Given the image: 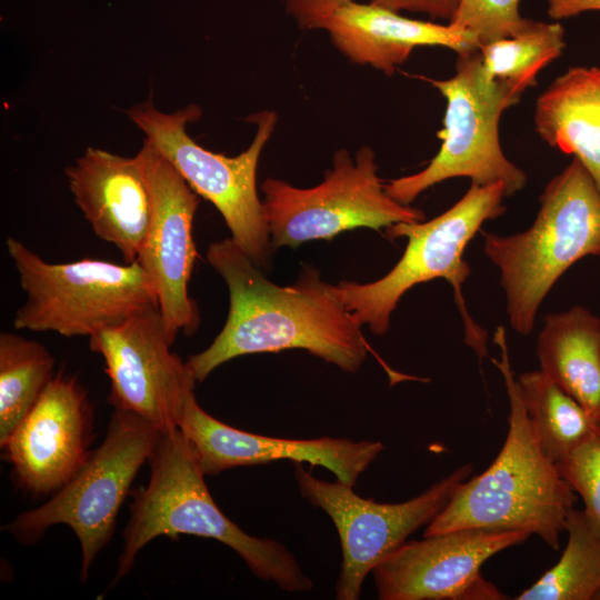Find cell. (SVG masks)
I'll return each mask as SVG.
<instances>
[{
	"label": "cell",
	"instance_id": "1",
	"mask_svg": "<svg viewBox=\"0 0 600 600\" xmlns=\"http://www.w3.org/2000/svg\"><path fill=\"white\" fill-rule=\"evenodd\" d=\"M207 260L228 287L229 311L212 343L187 360L197 382L233 358L286 349L307 350L349 373L361 368L368 353L361 326L316 267L303 264L292 284L278 286L232 238L212 242Z\"/></svg>",
	"mask_w": 600,
	"mask_h": 600
},
{
	"label": "cell",
	"instance_id": "2",
	"mask_svg": "<svg viewBox=\"0 0 600 600\" xmlns=\"http://www.w3.org/2000/svg\"><path fill=\"white\" fill-rule=\"evenodd\" d=\"M494 342L509 399L508 432L501 450L482 473L459 484L444 509L427 526L424 537L460 529L523 531L557 550L577 493L541 451L512 372L506 330Z\"/></svg>",
	"mask_w": 600,
	"mask_h": 600
},
{
	"label": "cell",
	"instance_id": "3",
	"mask_svg": "<svg viewBox=\"0 0 600 600\" xmlns=\"http://www.w3.org/2000/svg\"><path fill=\"white\" fill-rule=\"evenodd\" d=\"M149 462L150 480L134 493L114 582L131 570L137 554L152 539L191 534L230 547L253 574L282 590L306 592L313 588L288 548L277 540L248 534L220 510L179 428L161 433Z\"/></svg>",
	"mask_w": 600,
	"mask_h": 600
},
{
	"label": "cell",
	"instance_id": "4",
	"mask_svg": "<svg viewBox=\"0 0 600 600\" xmlns=\"http://www.w3.org/2000/svg\"><path fill=\"white\" fill-rule=\"evenodd\" d=\"M483 250L500 271L512 329L528 336L558 279L580 259L600 256V189L573 158L544 188L533 223L512 236L484 233Z\"/></svg>",
	"mask_w": 600,
	"mask_h": 600
},
{
	"label": "cell",
	"instance_id": "5",
	"mask_svg": "<svg viewBox=\"0 0 600 600\" xmlns=\"http://www.w3.org/2000/svg\"><path fill=\"white\" fill-rule=\"evenodd\" d=\"M504 197L502 183H471L466 194L440 216L386 228L389 239H408L400 260L376 281H340L334 286L336 294L359 326L367 324L374 334L383 336L390 328L392 312L408 290L422 282L444 279L453 288L466 343L480 360L486 358L487 333L469 314L462 293V284L471 273L463 252L486 221L506 212Z\"/></svg>",
	"mask_w": 600,
	"mask_h": 600
},
{
	"label": "cell",
	"instance_id": "6",
	"mask_svg": "<svg viewBox=\"0 0 600 600\" xmlns=\"http://www.w3.org/2000/svg\"><path fill=\"white\" fill-rule=\"evenodd\" d=\"M127 113L146 134L144 141L174 167L198 196L218 209L232 240L249 259L260 269L267 268L274 249L257 191V169L276 128L277 114L269 110L251 114L247 121L257 126L252 142L240 154L227 157L207 150L187 133V124L201 117L197 104L163 113L149 99Z\"/></svg>",
	"mask_w": 600,
	"mask_h": 600
},
{
	"label": "cell",
	"instance_id": "7",
	"mask_svg": "<svg viewBox=\"0 0 600 600\" xmlns=\"http://www.w3.org/2000/svg\"><path fill=\"white\" fill-rule=\"evenodd\" d=\"M7 249L27 294L14 314L16 329L90 337L158 306L153 282L138 261L118 264L87 258L50 263L12 237Z\"/></svg>",
	"mask_w": 600,
	"mask_h": 600
},
{
	"label": "cell",
	"instance_id": "8",
	"mask_svg": "<svg viewBox=\"0 0 600 600\" xmlns=\"http://www.w3.org/2000/svg\"><path fill=\"white\" fill-rule=\"evenodd\" d=\"M429 81L447 101L443 127L437 133L440 150L423 170L386 183L387 193L409 206L430 187L457 177L479 186L502 183L506 197L522 190L527 176L504 156L499 141L501 113L519 100L502 83L487 78L480 51L458 54L452 78Z\"/></svg>",
	"mask_w": 600,
	"mask_h": 600
},
{
	"label": "cell",
	"instance_id": "9",
	"mask_svg": "<svg viewBox=\"0 0 600 600\" xmlns=\"http://www.w3.org/2000/svg\"><path fill=\"white\" fill-rule=\"evenodd\" d=\"M162 432L133 413L114 410L104 440L80 471L52 499L21 513L4 529L21 543H33L54 524L70 527L80 542V578L84 581L113 533L133 479Z\"/></svg>",
	"mask_w": 600,
	"mask_h": 600
},
{
	"label": "cell",
	"instance_id": "10",
	"mask_svg": "<svg viewBox=\"0 0 600 600\" xmlns=\"http://www.w3.org/2000/svg\"><path fill=\"white\" fill-rule=\"evenodd\" d=\"M263 210L273 249L331 239L357 228L380 230L399 222L426 220L422 210L402 204L386 191L374 151L360 147L354 158L339 149L323 180L298 188L268 178L261 184Z\"/></svg>",
	"mask_w": 600,
	"mask_h": 600
},
{
	"label": "cell",
	"instance_id": "11",
	"mask_svg": "<svg viewBox=\"0 0 600 600\" xmlns=\"http://www.w3.org/2000/svg\"><path fill=\"white\" fill-rule=\"evenodd\" d=\"M466 463L421 494L399 503H381L358 496L349 484L313 477L294 463L300 494L332 520L340 539L342 562L336 599L357 600L367 576L400 548L407 538L428 526L448 504L461 482L471 477Z\"/></svg>",
	"mask_w": 600,
	"mask_h": 600
},
{
	"label": "cell",
	"instance_id": "12",
	"mask_svg": "<svg viewBox=\"0 0 600 600\" xmlns=\"http://www.w3.org/2000/svg\"><path fill=\"white\" fill-rule=\"evenodd\" d=\"M159 306L141 309L89 337L110 379L108 401L161 431L178 428L196 379L187 362L171 351Z\"/></svg>",
	"mask_w": 600,
	"mask_h": 600
},
{
	"label": "cell",
	"instance_id": "13",
	"mask_svg": "<svg viewBox=\"0 0 600 600\" xmlns=\"http://www.w3.org/2000/svg\"><path fill=\"white\" fill-rule=\"evenodd\" d=\"M529 538L523 531L460 529L406 541L372 571L378 599H507L481 567Z\"/></svg>",
	"mask_w": 600,
	"mask_h": 600
},
{
	"label": "cell",
	"instance_id": "14",
	"mask_svg": "<svg viewBox=\"0 0 600 600\" xmlns=\"http://www.w3.org/2000/svg\"><path fill=\"white\" fill-rule=\"evenodd\" d=\"M151 198L150 224L138 262L153 282L158 306L172 342L178 332L192 334L200 322L188 293L198 257L192 226L198 194L149 142L137 154Z\"/></svg>",
	"mask_w": 600,
	"mask_h": 600
},
{
	"label": "cell",
	"instance_id": "15",
	"mask_svg": "<svg viewBox=\"0 0 600 600\" xmlns=\"http://www.w3.org/2000/svg\"><path fill=\"white\" fill-rule=\"evenodd\" d=\"M92 410L76 377L53 376L44 392L1 444L18 486L33 494L58 491L90 457Z\"/></svg>",
	"mask_w": 600,
	"mask_h": 600
},
{
	"label": "cell",
	"instance_id": "16",
	"mask_svg": "<svg viewBox=\"0 0 600 600\" xmlns=\"http://www.w3.org/2000/svg\"><path fill=\"white\" fill-rule=\"evenodd\" d=\"M178 428L190 442L204 476L289 460L321 466L338 481L353 487L384 449L380 441L332 437L283 439L242 431L207 413L193 393L186 401Z\"/></svg>",
	"mask_w": 600,
	"mask_h": 600
},
{
	"label": "cell",
	"instance_id": "17",
	"mask_svg": "<svg viewBox=\"0 0 600 600\" xmlns=\"http://www.w3.org/2000/svg\"><path fill=\"white\" fill-rule=\"evenodd\" d=\"M76 204L93 232L136 262L151 218V198L138 156L88 148L66 169Z\"/></svg>",
	"mask_w": 600,
	"mask_h": 600
},
{
	"label": "cell",
	"instance_id": "18",
	"mask_svg": "<svg viewBox=\"0 0 600 600\" xmlns=\"http://www.w3.org/2000/svg\"><path fill=\"white\" fill-rule=\"evenodd\" d=\"M333 46L350 61L370 66L392 76L412 50L421 46H441L458 54L479 50L476 38L451 24L410 19L372 1L352 0L322 27Z\"/></svg>",
	"mask_w": 600,
	"mask_h": 600
},
{
	"label": "cell",
	"instance_id": "19",
	"mask_svg": "<svg viewBox=\"0 0 600 600\" xmlns=\"http://www.w3.org/2000/svg\"><path fill=\"white\" fill-rule=\"evenodd\" d=\"M534 126L549 146L572 154L600 189V67H572L537 100Z\"/></svg>",
	"mask_w": 600,
	"mask_h": 600
},
{
	"label": "cell",
	"instance_id": "20",
	"mask_svg": "<svg viewBox=\"0 0 600 600\" xmlns=\"http://www.w3.org/2000/svg\"><path fill=\"white\" fill-rule=\"evenodd\" d=\"M540 370L600 419V319L583 307L548 314L537 340Z\"/></svg>",
	"mask_w": 600,
	"mask_h": 600
},
{
	"label": "cell",
	"instance_id": "21",
	"mask_svg": "<svg viewBox=\"0 0 600 600\" xmlns=\"http://www.w3.org/2000/svg\"><path fill=\"white\" fill-rule=\"evenodd\" d=\"M517 386L538 446L554 463L592 433L593 420L584 408L541 370L520 373Z\"/></svg>",
	"mask_w": 600,
	"mask_h": 600
},
{
	"label": "cell",
	"instance_id": "22",
	"mask_svg": "<svg viewBox=\"0 0 600 600\" xmlns=\"http://www.w3.org/2000/svg\"><path fill=\"white\" fill-rule=\"evenodd\" d=\"M558 562L517 600H596L600 592V523L584 509L570 511Z\"/></svg>",
	"mask_w": 600,
	"mask_h": 600
},
{
	"label": "cell",
	"instance_id": "23",
	"mask_svg": "<svg viewBox=\"0 0 600 600\" xmlns=\"http://www.w3.org/2000/svg\"><path fill=\"white\" fill-rule=\"evenodd\" d=\"M54 359L36 340L0 334V444L38 402L53 378Z\"/></svg>",
	"mask_w": 600,
	"mask_h": 600
},
{
	"label": "cell",
	"instance_id": "24",
	"mask_svg": "<svg viewBox=\"0 0 600 600\" xmlns=\"http://www.w3.org/2000/svg\"><path fill=\"white\" fill-rule=\"evenodd\" d=\"M564 30L559 22L528 20L516 36L479 48L487 78L509 89L517 100L531 86L538 73L559 58L564 48Z\"/></svg>",
	"mask_w": 600,
	"mask_h": 600
},
{
	"label": "cell",
	"instance_id": "25",
	"mask_svg": "<svg viewBox=\"0 0 600 600\" xmlns=\"http://www.w3.org/2000/svg\"><path fill=\"white\" fill-rule=\"evenodd\" d=\"M520 0H461L452 27L472 34L479 48L519 33L529 19L519 13Z\"/></svg>",
	"mask_w": 600,
	"mask_h": 600
},
{
	"label": "cell",
	"instance_id": "26",
	"mask_svg": "<svg viewBox=\"0 0 600 600\" xmlns=\"http://www.w3.org/2000/svg\"><path fill=\"white\" fill-rule=\"evenodd\" d=\"M557 467L583 501V509L600 523V419L593 421L590 437Z\"/></svg>",
	"mask_w": 600,
	"mask_h": 600
},
{
	"label": "cell",
	"instance_id": "27",
	"mask_svg": "<svg viewBox=\"0 0 600 600\" xmlns=\"http://www.w3.org/2000/svg\"><path fill=\"white\" fill-rule=\"evenodd\" d=\"M302 30L322 29L331 14L352 0H280Z\"/></svg>",
	"mask_w": 600,
	"mask_h": 600
},
{
	"label": "cell",
	"instance_id": "28",
	"mask_svg": "<svg viewBox=\"0 0 600 600\" xmlns=\"http://www.w3.org/2000/svg\"><path fill=\"white\" fill-rule=\"evenodd\" d=\"M397 12L410 11L426 13L432 19L446 20L454 18L461 0H370Z\"/></svg>",
	"mask_w": 600,
	"mask_h": 600
},
{
	"label": "cell",
	"instance_id": "29",
	"mask_svg": "<svg viewBox=\"0 0 600 600\" xmlns=\"http://www.w3.org/2000/svg\"><path fill=\"white\" fill-rule=\"evenodd\" d=\"M594 10L600 11V0H548V14L554 20Z\"/></svg>",
	"mask_w": 600,
	"mask_h": 600
},
{
	"label": "cell",
	"instance_id": "30",
	"mask_svg": "<svg viewBox=\"0 0 600 600\" xmlns=\"http://www.w3.org/2000/svg\"><path fill=\"white\" fill-rule=\"evenodd\" d=\"M596 600H600V592H599L598 596L596 597Z\"/></svg>",
	"mask_w": 600,
	"mask_h": 600
}]
</instances>
